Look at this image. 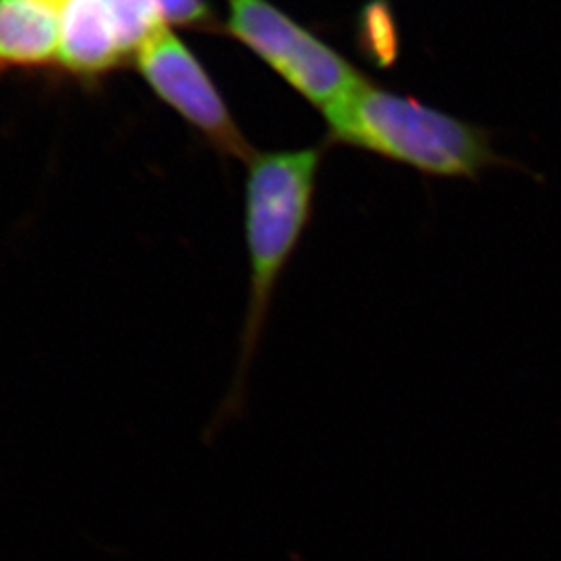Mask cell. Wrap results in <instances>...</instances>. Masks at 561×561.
Masks as SVG:
<instances>
[{
	"instance_id": "1",
	"label": "cell",
	"mask_w": 561,
	"mask_h": 561,
	"mask_svg": "<svg viewBox=\"0 0 561 561\" xmlns=\"http://www.w3.org/2000/svg\"><path fill=\"white\" fill-rule=\"evenodd\" d=\"M323 148L263 151L250 159L244 183V243L249 254V299L239 335L232 385L211 431L243 414L250 368L271 318L280 277L313 217Z\"/></svg>"
},
{
	"instance_id": "6",
	"label": "cell",
	"mask_w": 561,
	"mask_h": 561,
	"mask_svg": "<svg viewBox=\"0 0 561 561\" xmlns=\"http://www.w3.org/2000/svg\"><path fill=\"white\" fill-rule=\"evenodd\" d=\"M66 0H0V77L57 66Z\"/></svg>"
},
{
	"instance_id": "7",
	"label": "cell",
	"mask_w": 561,
	"mask_h": 561,
	"mask_svg": "<svg viewBox=\"0 0 561 561\" xmlns=\"http://www.w3.org/2000/svg\"><path fill=\"white\" fill-rule=\"evenodd\" d=\"M108 10L121 44L128 57H136L146 38L162 26L161 11L156 0H103Z\"/></svg>"
},
{
	"instance_id": "8",
	"label": "cell",
	"mask_w": 561,
	"mask_h": 561,
	"mask_svg": "<svg viewBox=\"0 0 561 561\" xmlns=\"http://www.w3.org/2000/svg\"><path fill=\"white\" fill-rule=\"evenodd\" d=\"M164 24L197 30V32H219L221 24L206 0H156Z\"/></svg>"
},
{
	"instance_id": "4",
	"label": "cell",
	"mask_w": 561,
	"mask_h": 561,
	"mask_svg": "<svg viewBox=\"0 0 561 561\" xmlns=\"http://www.w3.org/2000/svg\"><path fill=\"white\" fill-rule=\"evenodd\" d=\"M137 71L151 92L178 112L222 157L249 162L255 150L230 114L216 82L168 24L137 49Z\"/></svg>"
},
{
	"instance_id": "3",
	"label": "cell",
	"mask_w": 561,
	"mask_h": 561,
	"mask_svg": "<svg viewBox=\"0 0 561 561\" xmlns=\"http://www.w3.org/2000/svg\"><path fill=\"white\" fill-rule=\"evenodd\" d=\"M222 32L238 38L316 108L329 110L367 77L271 0H227Z\"/></svg>"
},
{
	"instance_id": "5",
	"label": "cell",
	"mask_w": 561,
	"mask_h": 561,
	"mask_svg": "<svg viewBox=\"0 0 561 561\" xmlns=\"http://www.w3.org/2000/svg\"><path fill=\"white\" fill-rule=\"evenodd\" d=\"M130 60L103 0H66L60 13L57 70L77 81H98Z\"/></svg>"
},
{
	"instance_id": "9",
	"label": "cell",
	"mask_w": 561,
	"mask_h": 561,
	"mask_svg": "<svg viewBox=\"0 0 561 561\" xmlns=\"http://www.w3.org/2000/svg\"><path fill=\"white\" fill-rule=\"evenodd\" d=\"M363 21H365L363 35H367V48H370V55L379 59V62L389 59V51L394 57L398 37H396L394 22L389 15V8H385L383 2H374L365 11Z\"/></svg>"
},
{
	"instance_id": "2",
	"label": "cell",
	"mask_w": 561,
	"mask_h": 561,
	"mask_svg": "<svg viewBox=\"0 0 561 561\" xmlns=\"http://www.w3.org/2000/svg\"><path fill=\"white\" fill-rule=\"evenodd\" d=\"M323 114L330 142L400 162L431 178L478 179L505 164L480 126L367 79Z\"/></svg>"
}]
</instances>
